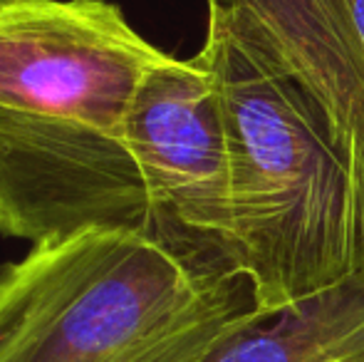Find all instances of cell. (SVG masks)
<instances>
[{
    "label": "cell",
    "mask_w": 364,
    "mask_h": 362,
    "mask_svg": "<svg viewBox=\"0 0 364 362\" xmlns=\"http://www.w3.org/2000/svg\"><path fill=\"white\" fill-rule=\"evenodd\" d=\"M260 310L245 273L198 271L134 231L85 228L0 266V362H203Z\"/></svg>",
    "instance_id": "2"
},
{
    "label": "cell",
    "mask_w": 364,
    "mask_h": 362,
    "mask_svg": "<svg viewBox=\"0 0 364 362\" xmlns=\"http://www.w3.org/2000/svg\"><path fill=\"white\" fill-rule=\"evenodd\" d=\"M250 10L364 169V60L332 0H220Z\"/></svg>",
    "instance_id": "6"
},
{
    "label": "cell",
    "mask_w": 364,
    "mask_h": 362,
    "mask_svg": "<svg viewBox=\"0 0 364 362\" xmlns=\"http://www.w3.org/2000/svg\"><path fill=\"white\" fill-rule=\"evenodd\" d=\"M164 55L109 0H0V110L122 134Z\"/></svg>",
    "instance_id": "4"
},
{
    "label": "cell",
    "mask_w": 364,
    "mask_h": 362,
    "mask_svg": "<svg viewBox=\"0 0 364 362\" xmlns=\"http://www.w3.org/2000/svg\"><path fill=\"white\" fill-rule=\"evenodd\" d=\"M124 139L188 266L243 273L233 251L230 154L211 68L201 55H164L124 119Z\"/></svg>",
    "instance_id": "5"
},
{
    "label": "cell",
    "mask_w": 364,
    "mask_h": 362,
    "mask_svg": "<svg viewBox=\"0 0 364 362\" xmlns=\"http://www.w3.org/2000/svg\"><path fill=\"white\" fill-rule=\"evenodd\" d=\"M198 55L228 134L235 261L263 310L364 271V171L263 23L208 0Z\"/></svg>",
    "instance_id": "1"
},
{
    "label": "cell",
    "mask_w": 364,
    "mask_h": 362,
    "mask_svg": "<svg viewBox=\"0 0 364 362\" xmlns=\"http://www.w3.org/2000/svg\"><path fill=\"white\" fill-rule=\"evenodd\" d=\"M335 10L340 13L342 23H345L347 33H350L352 43H355L357 53L364 60V0H332Z\"/></svg>",
    "instance_id": "8"
},
{
    "label": "cell",
    "mask_w": 364,
    "mask_h": 362,
    "mask_svg": "<svg viewBox=\"0 0 364 362\" xmlns=\"http://www.w3.org/2000/svg\"><path fill=\"white\" fill-rule=\"evenodd\" d=\"M203 362H364V271L275 310H260Z\"/></svg>",
    "instance_id": "7"
},
{
    "label": "cell",
    "mask_w": 364,
    "mask_h": 362,
    "mask_svg": "<svg viewBox=\"0 0 364 362\" xmlns=\"http://www.w3.org/2000/svg\"><path fill=\"white\" fill-rule=\"evenodd\" d=\"M85 228L141 233L183 261L124 137L0 110V233L43 243Z\"/></svg>",
    "instance_id": "3"
}]
</instances>
